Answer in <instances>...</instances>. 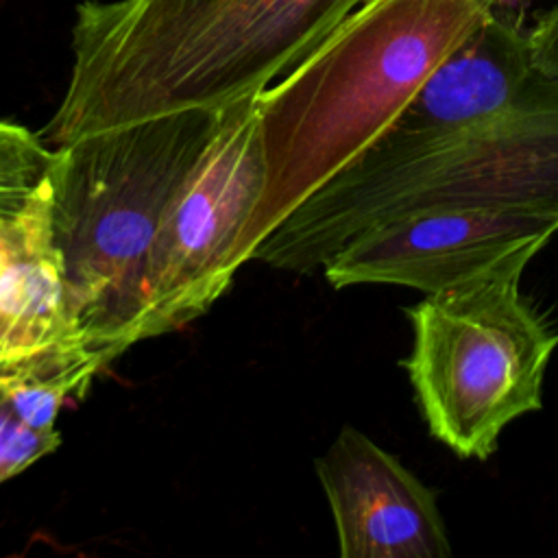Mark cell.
<instances>
[{
	"mask_svg": "<svg viewBox=\"0 0 558 558\" xmlns=\"http://www.w3.org/2000/svg\"><path fill=\"white\" fill-rule=\"evenodd\" d=\"M504 0H364L257 96L266 181L240 266L314 190L360 155L429 72Z\"/></svg>",
	"mask_w": 558,
	"mask_h": 558,
	"instance_id": "cell-2",
	"label": "cell"
},
{
	"mask_svg": "<svg viewBox=\"0 0 558 558\" xmlns=\"http://www.w3.org/2000/svg\"><path fill=\"white\" fill-rule=\"evenodd\" d=\"M259 94L222 109L209 144L172 198L148 259L135 342L203 316L240 270L238 242L266 181Z\"/></svg>",
	"mask_w": 558,
	"mask_h": 558,
	"instance_id": "cell-6",
	"label": "cell"
},
{
	"mask_svg": "<svg viewBox=\"0 0 558 558\" xmlns=\"http://www.w3.org/2000/svg\"><path fill=\"white\" fill-rule=\"evenodd\" d=\"M342 558H447L436 493L364 432L344 425L314 460Z\"/></svg>",
	"mask_w": 558,
	"mask_h": 558,
	"instance_id": "cell-8",
	"label": "cell"
},
{
	"mask_svg": "<svg viewBox=\"0 0 558 558\" xmlns=\"http://www.w3.org/2000/svg\"><path fill=\"white\" fill-rule=\"evenodd\" d=\"M538 251L519 248L405 307L414 340L401 364L429 434L458 458L488 460L506 425L543 408L558 331L519 288Z\"/></svg>",
	"mask_w": 558,
	"mask_h": 558,
	"instance_id": "cell-5",
	"label": "cell"
},
{
	"mask_svg": "<svg viewBox=\"0 0 558 558\" xmlns=\"http://www.w3.org/2000/svg\"><path fill=\"white\" fill-rule=\"evenodd\" d=\"M558 233V216L501 209H423L390 218L351 240L323 268L333 288L390 283L423 294L536 246Z\"/></svg>",
	"mask_w": 558,
	"mask_h": 558,
	"instance_id": "cell-7",
	"label": "cell"
},
{
	"mask_svg": "<svg viewBox=\"0 0 558 558\" xmlns=\"http://www.w3.org/2000/svg\"><path fill=\"white\" fill-rule=\"evenodd\" d=\"M364 0H85L54 148L111 126L222 109L294 70Z\"/></svg>",
	"mask_w": 558,
	"mask_h": 558,
	"instance_id": "cell-1",
	"label": "cell"
},
{
	"mask_svg": "<svg viewBox=\"0 0 558 558\" xmlns=\"http://www.w3.org/2000/svg\"><path fill=\"white\" fill-rule=\"evenodd\" d=\"M527 35L534 68L558 78V4L549 9Z\"/></svg>",
	"mask_w": 558,
	"mask_h": 558,
	"instance_id": "cell-12",
	"label": "cell"
},
{
	"mask_svg": "<svg viewBox=\"0 0 558 558\" xmlns=\"http://www.w3.org/2000/svg\"><path fill=\"white\" fill-rule=\"evenodd\" d=\"M527 0H504L423 81L410 102L344 168L253 251V262L312 275L353 238L388 187L458 135L501 113L534 72Z\"/></svg>",
	"mask_w": 558,
	"mask_h": 558,
	"instance_id": "cell-4",
	"label": "cell"
},
{
	"mask_svg": "<svg viewBox=\"0 0 558 558\" xmlns=\"http://www.w3.org/2000/svg\"><path fill=\"white\" fill-rule=\"evenodd\" d=\"M222 109L137 120L54 148L50 227L70 316L111 360L135 344L155 240Z\"/></svg>",
	"mask_w": 558,
	"mask_h": 558,
	"instance_id": "cell-3",
	"label": "cell"
},
{
	"mask_svg": "<svg viewBox=\"0 0 558 558\" xmlns=\"http://www.w3.org/2000/svg\"><path fill=\"white\" fill-rule=\"evenodd\" d=\"M57 153L41 135L0 120V216L20 211L46 181Z\"/></svg>",
	"mask_w": 558,
	"mask_h": 558,
	"instance_id": "cell-10",
	"label": "cell"
},
{
	"mask_svg": "<svg viewBox=\"0 0 558 558\" xmlns=\"http://www.w3.org/2000/svg\"><path fill=\"white\" fill-rule=\"evenodd\" d=\"M59 445V429L41 432L22 423L0 388V484L20 475Z\"/></svg>",
	"mask_w": 558,
	"mask_h": 558,
	"instance_id": "cell-11",
	"label": "cell"
},
{
	"mask_svg": "<svg viewBox=\"0 0 558 558\" xmlns=\"http://www.w3.org/2000/svg\"><path fill=\"white\" fill-rule=\"evenodd\" d=\"M76 347L87 344L68 307L46 177L20 211L0 216V373Z\"/></svg>",
	"mask_w": 558,
	"mask_h": 558,
	"instance_id": "cell-9",
	"label": "cell"
}]
</instances>
